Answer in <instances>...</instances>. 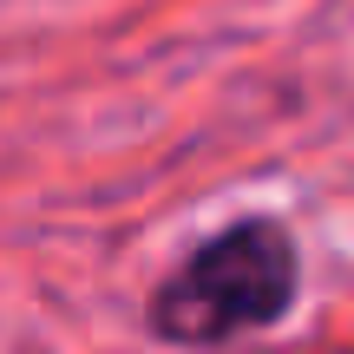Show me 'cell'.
I'll return each instance as SVG.
<instances>
[{
	"mask_svg": "<svg viewBox=\"0 0 354 354\" xmlns=\"http://www.w3.org/2000/svg\"><path fill=\"white\" fill-rule=\"evenodd\" d=\"M302 289L295 236L276 216H236L210 243L184 256L151 295V335L165 342H236V335L276 328Z\"/></svg>",
	"mask_w": 354,
	"mask_h": 354,
	"instance_id": "1",
	"label": "cell"
}]
</instances>
